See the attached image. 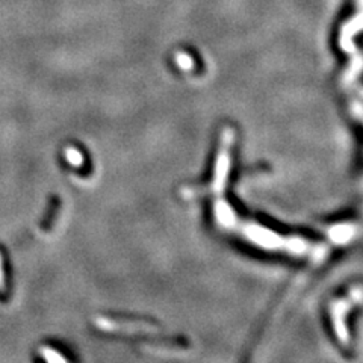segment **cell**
Masks as SVG:
<instances>
[{"label":"cell","mask_w":363,"mask_h":363,"mask_svg":"<svg viewBox=\"0 0 363 363\" xmlns=\"http://www.w3.org/2000/svg\"><path fill=\"white\" fill-rule=\"evenodd\" d=\"M360 29H363V13H360L356 18H353L351 20L348 25L344 28V32H342V44L348 40V38H351L354 35V33L357 32V30H360Z\"/></svg>","instance_id":"1"},{"label":"cell","mask_w":363,"mask_h":363,"mask_svg":"<svg viewBox=\"0 0 363 363\" xmlns=\"http://www.w3.org/2000/svg\"><path fill=\"white\" fill-rule=\"evenodd\" d=\"M5 280H4V269H2V257H0V289H4Z\"/></svg>","instance_id":"2"}]
</instances>
